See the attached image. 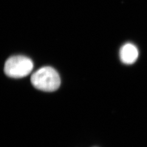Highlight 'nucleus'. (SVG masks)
<instances>
[{"mask_svg":"<svg viewBox=\"0 0 147 147\" xmlns=\"http://www.w3.org/2000/svg\"><path fill=\"white\" fill-rule=\"evenodd\" d=\"M32 84L37 89L45 92H53L61 84L60 77L55 69L44 67L38 69L31 76Z\"/></svg>","mask_w":147,"mask_h":147,"instance_id":"f257e3e1","label":"nucleus"},{"mask_svg":"<svg viewBox=\"0 0 147 147\" xmlns=\"http://www.w3.org/2000/svg\"><path fill=\"white\" fill-rule=\"evenodd\" d=\"M33 68L31 59L24 56H14L8 58L5 65V74L13 78L26 76Z\"/></svg>","mask_w":147,"mask_h":147,"instance_id":"f03ea898","label":"nucleus"},{"mask_svg":"<svg viewBox=\"0 0 147 147\" xmlns=\"http://www.w3.org/2000/svg\"><path fill=\"white\" fill-rule=\"evenodd\" d=\"M138 50L135 45L127 43L121 47L119 55L121 61L126 64H131L138 57Z\"/></svg>","mask_w":147,"mask_h":147,"instance_id":"7ed1b4c3","label":"nucleus"}]
</instances>
